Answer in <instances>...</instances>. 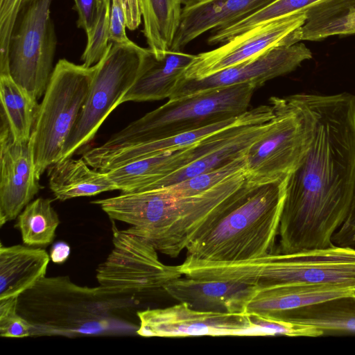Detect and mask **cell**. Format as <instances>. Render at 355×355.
I'll list each match as a JSON object with an SVG mask.
<instances>
[{
	"label": "cell",
	"instance_id": "cell-13",
	"mask_svg": "<svg viewBox=\"0 0 355 355\" xmlns=\"http://www.w3.org/2000/svg\"><path fill=\"white\" fill-rule=\"evenodd\" d=\"M136 333L144 337L257 336L256 325L244 313L200 310L183 302L137 312Z\"/></svg>",
	"mask_w": 355,
	"mask_h": 355
},
{
	"label": "cell",
	"instance_id": "cell-19",
	"mask_svg": "<svg viewBox=\"0 0 355 355\" xmlns=\"http://www.w3.org/2000/svg\"><path fill=\"white\" fill-rule=\"evenodd\" d=\"M355 293L329 285L253 286L245 297L243 313L276 317L282 313Z\"/></svg>",
	"mask_w": 355,
	"mask_h": 355
},
{
	"label": "cell",
	"instance_id": "cell-21",
	"mask_svg": "<svg viewBox=\"0 0 355 355\" xmlns=\"http://www.w3.org/2000/svg\"><path fill=\"white\" fill-rule=\"evenodd\" d=\"M252 286L229 281L182 276L167 284L164 292L194 309L243 313L244 300Z\"/></svg>",
	"mask_w": 355,
	"mask_h": 355
},
{
	"label": "cell",
	"instance_id": "cell-34",
	"mask_svg": "<svg viewBox=\"0 0 355 355\" xmlns=\"http://www.w3.org/2000/svg\"><path fill=\"white\" fill-rule=\"evenodd\" d=\"M126 18L120 0H112L110 24V42L125 44L131 40L126 35Z\"/></svg>",
	"mask_w": 355,
	"mask_h": 355
},
{
	"label": "cell",
	"instance_id": "cell-11",
	"mask_svg": "<svg viewBox=\"0 0 355 355\" xmlns=\"http://www.w3.org/2000/svg\"><path fill=\"white\" fill-rule=\"evenodd\" d=\"M275 116L267 131L245 155L246 172L256 180L289 175L307 149L311 125L304 111L287 96L270 98Z\"/></svg>",
	"mask_w": 355,
	"mask_h": 355
},
{
	"label": "cell",
	"instance_id": "cell-30",
	"mask_svg": "<svg viewBox=\"0 0 355 355\" xmlns=\"http://www.w3.org/2000/svg\"><path fill=\"white\" fill-rule=\"evenodd\" d=\"M111 6L112 0H101L96 17L86 32L87 44L80 58L85 67L96 64L107 51L110 42Z\"/></svg>",
	"mask_w": 355,
	"mask_h": 355
},
{
	"label": "cell",
	"instance_id": "cell-35",
	"mask_svg": "<svg viewBox=\"0 0 355 355\" xmlns=\"http://www.w3.org/2000/svg\"><path fill=\"white\" fill-rule=\"evenodd\" d=\"M334 245L355 248V184L348 214L332 237Z\"/></svg>",
	"mask_w": 355,
	"mask_h": 355
},
{
	"label": "cell",
	"instance_id": "cell-36",
	"mask_svg": "<svg viewBox=\"0 0 355 355\" xmlns=\"http://www.w3.org/2000/svg\"><path fill=\"white\" fill-rule=\"evenodd\" d=\"M126 18L127 28L136 30L141 22L139 0H120Z\"/></svg>",
	"mask_w": 355,
	"mask_h": 355
},
{
	"label": "cell",
	"instance_id": "cell-17",
	"mask_svg": "<svg viewBox=\"0 0 355 355\" xmlns=\"http://www.w3.org/2000/svg\"><path fill=\"white\" fill-rule=\"evenodd\" d=\"M246 113L166 138L110 149L94 147L87 150L82 157L92 168L109 171L137 159L194 144L213 133L238 123L245 117Z\"/></svg>",
	"mask_w": 355,
	"mask_h": 355
},
{
	"label": "cell",
	"instance_id": "cell-27",
	"mask_svg": "<svg viewBox=\"0 0 355 355\" xmlns=\"http://www.w3.org/2000/svg\"><path fill=\"white\" fill-rule=\"evenodd\" d=\"M60 224L57 212L49 198H38L28 203L19 214L15 227L24 244L44 247L51 244Z\"/></svg>",
	"mask_w": 355,
	"mask_h": 355
},
{
	"label": "cell",
	"instance_id": "cell-6",
	"mask_svg": "<svg viewBox=\"0 0 355 355\" xmlns=\"http://www.w3.org/2000/svg\"><path fill=\"white\" fill-rule=\"evenodd\" d=\"M225 277L259 288L282 285H329L355 291V248L334 245L324 249L227 262Z\"/></svg>",
	"mask_w": 355,
	"mask_h": 355
},
{
	"label": "cell",
	"instance_id": "cell-31",
	"mask_svg": "<svg viewBox=\"0 0 355 355\" xmlns=\"http://www.w3.org/2000/svg\"><path fill=\"white\" fill-rule=\"evenodd\" d=\"M256 325L257 336H287L292 337H320L321 330L313 326L281 318L248 314Z\"/></svg>",
	"mask_w": 355,
	"mask_h": 355
},
{
	"label": "cell",
	"instance_id": "cell-10",
	"mask_svg": "<svg viewBox=\"0 0 355 355\" xmlns=\"http://www.w3.org/2000/svg\"><path fill=\"white\" fill-rule=\"evenodd\" d=\"M53 0H35L21 10L10 37L9 74L38 99L53 71L57 37L51 17Z\"/></svg>",
	"mask_w": 355,
	"mask_h": 355
},
{
	"label": "cell",
	"instance_id": "cell-15",
	"mask_svg": "<svg viewBox=\"0 0 355 355\" xmlns=\"http://www.w3.org/2000/svg\"><path fill=\"white\" fill-rule=\"evenodd\" d=\"M30 140H13L7 123L0 122V227L15 219L40 191Z\"/></svg>",
	"mask_w": 355,
	"mask_h": 355
},
{
	"label": "cell",
	"instance_id": "cell-14",
	"mask_svg": "<svg viewBox=\"0 0 355 355\" xmlns=\"http://www.w3.org/2000/svg\"><path fill=\"white\" fill-rule=\"evenodd\" d=\"M311 58V51L302 43L275 47L254 58L203 78H181L169 99L240 84H251L257 88L271 79L293 71Z\"/></svg>",
	"mask_w": 355,
	"mask_h": 355
},
{
	"label": "cell",
	"instance_id": "cell-9",
	"mask_svg": "<svg viewBox=\"0 0 355 355\" xmlns=\"http://www.w3.org/2000/svg\"><path fill=\"white\" fill-rule=\"evenodd\" d=\"M113 249L96 269L101 288L108 295L135 299L136 295L164 291L167 284L182 277L178 266L159 259L157 250L146 239L113 226Z\"/></svg>",
	"mask_w": 355,
	"mask_h": 355
},
{
	"label": "cell",
	"instance_id": "cell-5",
	"mask_svg": "<svg viewBox=\"0 0 355 355\" xmlns=\"http://www.w3.org/2000/svg\"><path fill=\"white\" fill-rule=\"evenodd\" d=\"M255 89L240 84L169 99L98 147L110 149L166 138L239 116L248 110Z\"/></svg>",
	"mask_w": 355,
	"mask_h": 355
},
{
	"label": "cell",
	"instance_id": "cell-4",
	"mask_svg": "<svg viewBox=\"0 0 355 355\" xmlns=\"http://www.w3.org/2000/svg\"><path fill=\"white\" fill-rule=\"evenodd\" d=\"M124 299L132 298L77 285L68 276L44 277L18 297L17 312L31 324V336L96 335L116 328Z\"/></svg>",
	"mask_w": 355,
	"mask_h": 355
},
{
	"label": "cell",
	"instance_id": "cell-12",
	"mask_svg": "<svg viewBox=\"0 0 355 355\" xmlns=\"http://www.w3.org/2000/svg\"><path fill=\"white\" fill-rule=\"evenodd\" d=\"M306 18L304 11L268 21L232 37L218 48L195 55L182 78H203L275 47L297 43L294 34Z\"/></svg>",
	"mask_w": 355,
	"mask_h": 355
},
{
	"label": "cell",
	"instance_id": "cell-26",
	"mask_svg": "<svg viewBox=\"0 0 355 355\" xmlns=\"http://www.w3.org/2000/svg\"><path fill=\"white\" fill-rule=\"evenodd\" d=\"M0 118L8 124L16 142L30 140L39 108L37 99L10 76H0Z\"/></svg>",
	"mask_w": 355,
	"mask_h": 355
},
{
	"label": "cell",
	"instance_id": "cell-33",
	"mask_svg": "<svg viewBox=\"0 0 355 355\" xmlns=\"http://www.w3.org/2000/svg\"><path fill=\"white\" fill-rule=\"evenodd\" d=\"M18 297L0 300V335L4 338L31 336V325L17 312Z\"/></svg>",
	"mask_w": 355,
	"mask_h": 355
},
{
	"label": "cell",
	"instance_id": "cell-32",
	"mask_svg": "<svg viewBox=\"0 0 355 355\" xmlns=\"http://www.w3.org/2000/svg\"><path fill=\"white\" fill-rule=\"evenodd\" d=\"M35 0H0V74H9L10 37L21 10Z\"/></svg>",
	"mask_w": 355,
	"mask_h": 355
},
{
	"label": "cell",
	"instance_id": "cell-2",
	"mask_svg": "<svg viewBox=\"0 0 355 355\" xmlns=\"http://www.w3.org/2000/svg\"><path fill=\"white\" fill-rule=\"evenodd\" d=\"M246 171L194 196L171 195L161 189L121 193L92 201L112 220L148 240L155 249L177 257L196 239L214 225L241 194Z\"/></svg>",
	"mask_w": 355,
	"mask_h": 355
},
{
	"label": "cell",
	"instance_id": "cell-37",
	"mask_svg": "<svg viewBox=\"0 0 355 355\" xmlns=\"http://www.w3.org/2000/svg\"><path fill=\"white\" fill-rule=\"evenodd\" d=\"M70 246L64 241L54 243L50 252V259L55 263H62L69 258Z\"/></svg>",
	"mask_w": 355,
	"mask_h": 355
},
{
	"label": "cell",
	"instance_id": "cell-7",
	"mask_svg": "<svg viewBox=\"0 0 355 355\" xmlns=\"http://www.w3.org/2000/svg\"><path fill=\"white\" fill-rule=\"evenodd\" d=\"M96 65L66 59L56 63L39 105L30 138L37 175L60 159L64 143L87 98Z\"/></svg>",
	"mask_w": 355,
	"mask_h": 355
},
{
	"label": "cell",
	"instance_id": "cell-38",
	"mask_svg": "<svg viewBox=\"0 0 355 355\" xmlns=\"http://www.w3.org/2000/svg\"><path fill=\"white\" fill-rule=\"evenodd\" d=\"M205 1L206 0H181V3L183 8H190Z\"/></svg>",
	"mask_w": 355,
	"mask_h": 355
},
{
	"label": "cell",
	"instance_id": "cell-39",
	"mask_svg": "<svg viewBox=\"0 0 355 355\" xmlns=\"http://www.w3.org/2000/svg\"><path fill=\"white\" fill-rule=\"evenodd\" d=\"M355 10V0H346Z\"/></svg>",
	"mask_w": 355,
	"mask_h": 355
},
{
	"label": "cell",
	"instance_id": "cell-24",
	"mask_svg": "<svg viewBox=\"0 0 355 355\" xmlns=\"http://www.w3.org/2000/svg\"><path fill=\"white\" fill-rule=\"evenodd\" d=\"M319 329L323 336L355 335V293L308 304L272 317Z\"/></svg>",
	"mask_w": 355,
	"mask_h": 355
},
{
	"label": "cell",
	"instance_id": "cell-16",
	"mask_svg": "<svg viewBox=\"0 0 355 355\" xmlns=\"http://www.w3.org/2000/svg\"><path fill=\"white\" fill-rule=\"evenodd\" d=\"M275 0H206L183 8L171 50L181 51L206 33L225 27L253 14Z\"/></svg>",
	"mask_w": 355,
	"mask_h": 355
},
{
	"label": "cell",
	"instance_id": "cell-8",
	"mask_svg": "<svg viewBox=\"0 0 355 355\" xmlns=\"http://www.w3.org/2000/svg\"><path fill=\"white\" fill-rule=\"evenodd\" d=\"M149 51L132 41L109 42L107 51L96 64L85 102L63 146L60 159L88 144L108 115L139 76ZM59 160V161H60Z\"/></svg>",
	"mask_w": 355,
	"mask_h": 355
},
{
	"label": "cell",
	"instance_id": "cell-23",
	"mask_svg": "<svg viewBox=\"0 0 355 355\" xmlns=\"http://www.w3.org/2000/svg\"><path fill=\"white\" fill-rule=\"evenodd\" d=\"M48 174L49 188L61 201L116 190L107 171L92 168L83 157L61 159L49 168Z\"/></svg>",
	"mask_w": 355,
	"mask_h": 355
},
{
	"label": "cell",
	"instance_id": "cell-29",
	"mask_svg": "<svg viewBox=\"0 0 355 355\" xmlns=\"http://www.w3.org/2000/svg\"><path fill=\"white\" fill-rule=\"evenodd\" d=\"M243 171H246L245 155L218 168L159 189L171 195L194 196L203 193Z\"/></svg>",
	"mask_w": 355,
	"mask_h": 355
},
{
	"label": "cell",
	"instance_id": "cell-18",
	"mask_svg": "<svg viewBox=\"0 0 355 355\" xmlns=\"http://www.w3.org/2000/svg\"><path fill=\"white\" fill-rule=\"evenodd\" d=\"M202 140L190 146L131 162L107 173L116 190L121 193L142 191L200 157L205 152Z\"/></svg>",
	"mask_w": 355,
	"mask_h": 355
},
{
	"label": "cell",
	"instance_id": "cell-22",
	"mask_svg": "<svg viewBox=\"0 0 355 355\" xmlns=\"http://www.w3.org/2000/svg\"><path fill=\"white\" fill-rule=\"evenodd\" d=\"M50 256L28 245L0 247V300L19 297L45 277Z\"/></svg>",
	"mask_w": 355,
	"mask_h": 355
},
{
	"label": "cell",
	"instance_id": "cell-1",
	"mask_svg": "<svg viewBox=\"0 0 355 355\" xmlns=\"http://www.w3.org/2000/svg\"><path fill=\"white\" fill-rule=\"evenodd\" d=\"M311 125L309 145L287 178L279 227L282 254L333 246L355 184V95L287 96Z\"/></svg>",
	"mask_w": 355,
	"mask_h": 355
},
{
	"label": "cell",
	"instance_id": "cell-20",
	"mask_svg": "<svg viewBox=\"0 0 355 355\" xmlns=\"http://www.w3.org/2000/svg\"><path fill=\"white\" fill-rule=\"evenodd\" d=\"M195 55L168 50L156 56L149 49L143 69L120 101L144 102L169 98Z\"/></svg>",
	"mask_w": 355,
	"mask_h": 355
},
{
	"label": "cell",
	"instance_id": "cell-25",
	"mask_svg": "<svg viewBox=\"0 0 355 355\" xmlns=\"http://www.w3.org/2000/svg\"><path fill=\"white\" fill-rule=\"evenodd\" d=\"M144 22L143 33L155 55L171 49L179 27L181 0H139Z\"/></svg>",
	"mask_w": 355,
	"mask_h": 355
},
{
	"label": "cell",
	"instance_id": "cell-28",
	"mask_svg": "<svg viewBox=\"0 0 355 355\" xmlns=\"http://www.w3.org/2000/svg\"><path fill=\"white\" fill-rule=\"evenodd\" d=\"M324 0H275L247 17L211 31L209 44H223L232 37L264 22L293 13L304 12Z\"/></svg>",
	"mask_w": 355,
	"mask_h": 355
},
{
	"label": "cell",
	"instance_id": "cell-3",
	"mask_svg": "<svg viewBox=\"0 0 355 355\" xmlns=\"http://www.w3.org/2000/svg\"><path fill=\"white\" fill-rule=\"evenodd\" d=\"M287 178L256 180L248 176L230 209L188 245L187 256L211 261H239L274 252Z\"/></svg>",
	"mask_w": 355,
	"mask_h": 355
}]
</instances>
